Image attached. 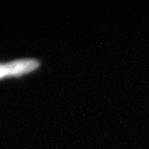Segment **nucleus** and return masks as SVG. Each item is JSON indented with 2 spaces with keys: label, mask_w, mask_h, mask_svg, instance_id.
I'll use <instances>...</instances> for the list:
<instances>
[{
  "label": "nucleus",
  "mask_w": 149,
  "mask_h": 149,
  "mask_svg": "<svg viewBox=\"0 0 149 149\" xmlns=\"http://www.w3.org/2000/svg\"><path fill=\"white\" fill-rule=\"evenodd\" d=\"M39 62L34 59H22L8 63H0V79L6 76H18L36 70Z\"/></svg>",
  "instance_id": "nucleus-1"
}]
</instances>
